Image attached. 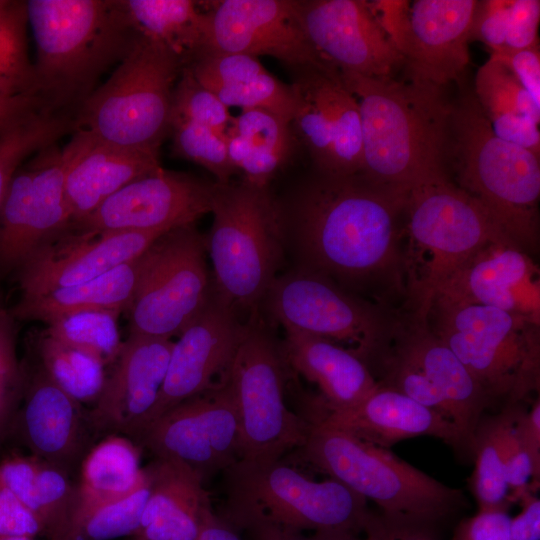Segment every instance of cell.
I'll return each instance as SVG.
<instances>
[{
    "label": "cell",
    "instance_id": "1",
    "mask_svg": "<svg viewBox=\"0 0 540 540\" xmlns=\"http://www.w3.org/2000/svg\"><path fill=\"white\" fill-rule=\"evenodd\" d=\"M408 192L355 174L315 169L275 199L285 254L370 301L405 300L404 209Z\"/></svg>",
    "mask_w": 540,
    "mask_h": 540
},
{
    "label": "cell",
    "instance_id": "2",
    "mask_svg": "<svg viewBox=\"0 0 540 540\" xmlns=\"http://www.w3.org/2000/svg\"><path fill=\"white\" fill-rule=\"evenodd\" d=\"M340 73L359 105L365 177L409 192L449 176L452 102L445 87L408 75L398 80Z\"/></svg>",
    "mask_w": 540,
    "mask_h": 540
},
{
    "label": "cell",
    "instance_id": "3",
    "mask_svg": "<svg viewBox=\"0 0 540 540\" xmlns=\"http://www.w3.org/2000/svg\"><path fill=\"white\" fill-rule=\"evenodd\" d=\"M26 11L36 46L35 95L46 112L74 117L138 33L122 0H29Z\"/></svg>",
    "mask_w": 540,
    "mask_h": 540
},
{
    "label": "cell",
    "instance_id": "4",
    "mask_svg": "<svg viewBox=\"0 0 540 540\" xmlns=\"http://www.w3.org/2000/svg\"><path fill=\"white\" fill-rule=\"evenodd\" d=\"M448 162L456 185L524 251L539 244L540 157L497 137L473 92L452 102Z\"/></svg>",
    "mask_w": 540,
    "mask_h": 540
},
{
    "label": "cell",
    "instance_id": "5",
    "mask_svg": "<svg viewBox=\"0 0 540 540\" xmlns=\"http://www.w3.org/2000/svg\"><path fill=\"white\" fill-rule=\"evenodd\" d=\"M223 478L225 501L218 515L235 530L263 523L297 532L358 536L373 515L367 500L342 483L315 481L282 459L240 460Z\"/></svg>",
    "mask_w": 540,
    "mask_h": 540
},
{
    "label": "cell",
    "instance_id": "6",
    "mask_svg": "<svg viewBox=\"0 0 540 540\" xmlns=\"http://www.w3.org/2000/svg\"><path fill=\"white\" fill-rule=\"evenodd\" d=\"M404 219L401 307L425 319L437 290L461 264L488 243L511 240L449 176L413 187Z\"/></svg>",
    "mask_w": 540,
    "mask_h": 540
},
{
    "label": "cell",
    "instance_id": "7",
    "mask_svg": "<svg viewBox=\"0 0 540 540\" xmlns=\"http://www.w3.org/2000/svg\"><path fill=\"white\" fill-rule=\"evenodd\" d=\"M299 459L390 517L438 525L465 504L461 490L447 486L397 457L389 449L320 422L309 421Z\"/></svg>",
    "mask_w": 540,
    "mask_h": 540
},
{
    "label": "cell",
    "instance_id": "8",
    "mask_svg": "<svg viewBox=\"0 0 540 540\" xmlns=\"http://www.w3.org/2000/svg\"><path fill=\"white\" fill-rule=\"evenodd\" d=\"M205 236L218 294L245 318L260 304L284 260L275 198L246 181L217 183Z\"/></svg>",
    "mask_w": 540,
    "mask_h": 540
},
{
    "label": "cell",
    "instance_id": "9",
    "mask_svg": "<svg viewBox=\"0 0 540 540\" xmlns=\"http://www.w3.org/2000/svg\"><path fill=\"white\" fill-rule=\"evenodd\" d=\"M182 68L169 48L138 34L110 76L75 112L76 129L124 149L159 155L170 134Z\"/></svg>",
    "mask_w": 540,
    "mask_h": 540
},
{
    "label": "cell",
    "instance_id": "10",
    "mask_svg": "<svg viewBox=\"0 0 540 540\" xmlns=\"http://www.w3.org/2000/svg\"><path fill=\"white\" fill-rule=\"evenodd\" d=\"M427 322L492 400L516 404L539 389V324L497 308L448 303H432Z\"/></svg>",
    "mask_w": 540,
    "mask_h": 540
},
{
    "label": "cell",
    "instance_id": "11",
    "mask_svg": "<svg viewBox=\"0 0 540 540\" xmlns=\"http://www.w3.org/2000/svg\"><path fill=\"white\" fill-rule=\"evenodd\" d=\"M289 371L281 342L260 308L254 310L243 322L228 375L240 421L241 460L274 462L304 444L310 423L285 402Z\"/></svg>",
    "mask_w": 540,
    "mask_h": 540
},
{
    "label": "cell",
    "instance_id": "12",
    "mask_svg": "<svg viewBox=\"0 0 540 540\" xmlns=\"http://www.w3.org/2000/svg\"><path fill=\"white\" fill-rule=\"evenodd\" d=\"M260 309L284 330L350 344L365 362L388 337L399 308L370 301L294 267L274 279Z\"/></svg>",
    "mask_w": 540,
    "mask_h": 540
},
{
    "label": "cell",
    "instance_id": "13",
    "mask_svg": "<svg viewBox=\"0 0 540 540\" xmlns=\"http://www.w3.org/2000/svg\"><path fill=\"white\" fill-rule=\"evenodd\" d=\"M205 236L195 224L173 228L141 255L135 293L127 310L129 334L171 339L206 303L214 286Z\"/></svg>",
    "mask_w": 540,
    "mask_h": 540
},
{
    "label": "cell",
    "instance_id": "14",
    "mask_svg": "<svg viewBox=\"0 0 540 540\" xmlns=\"http://www.w3.org/2000/svg\"><path fill=\"white\" fill-rule=\"evenodd\" d=\"M138 445L176 460L205 483L242 459L240 421L229 381L219 383L152 422Z\"/></svg>",
    "mask_w": 540,
    "mask_h": 540
},
{
    "label": "cell",
    "instance_id": "15",
    "mask_svg": "<svg viewBox=\"0 0 540 540\" xmlns=\"http://www.w3.org/2000/svg\"><path fill=\"white\" fill-rule=\"evenodd\" d=\"M295 109L290 122L315 169L355 174L363 167L359 105L340 70L328 62L293 70Z\"/></svg>",
    "mask_w": 540,
    "mask_h": 540
},
{
    "label": "cell",
    "instance_id": "16",
    "mask_svg": "<svg viewBox=\"0 0 540 540\" xmlns=\"http://www.w3.org/2000/svg\"><path fill=\"white\" fill-rule=\"evenodd\" d=\"M377 358L411 370L443 397L453 423L472 454L475 430L492 399L434 334L427 319L400 307L387 339L365 364Z\"/></svg>",
    "mask_w": 540,
    "mask_h": 540
},
{
    "label": "cell",
    "instance_id": "17",
    "mask_svg": "<svg viewBox=\"0 0 540 540\" xmlns=\"http://www.w3.org/2000/svg\"><path fill=\"white\" fill-rule=\"evenodd\" d=\"M212 3L204 10L202 54L271 56L292 70L326 62L305 36L295 0H222Z\"/></svg>",
    "mask_w": 540,
    "mask_h": 540
},
{
    "label": "cell",
    "instance_id": "18",
    "mask_svg": "<svg viewBox=\"0 0 540 540\" xmlns=\"http://www.w3.org/2000/svg\"><path fill=\"white\" fill-rule=\"evenodd\" d=\"M244 320L213 286L204 306L173 344L147 427L180 403L228 380Z\"/></svg>",
    "mask_w": 540,
    "mask_h": 540
},
{
    "label": "cell",
    "instance_id": "19",
    "mask_svg": "<svg viewBox=\"0 0 540 540\" xmlns=\"http://www.w3.org/2000/svg\"><path fill=\"white\" fill-rule=\"evenodd\" d=\"M214 187L215 182L161 167L129 183L70 227L111 233L169 231L195 224L211 212Z\"/></svg>",
    "mask_w": 540,
    "mask_h": 540
},
{
    "label": "cell",
    "instance_id": "20",
    "mask_svg": "<svg viewBox=\"0 0 540 540\" xmlns=\"http://www.w3.org/2000/svg\"><path fill=\"white\" fill-rule=\"evenodd\" d=\"M305 36L319 57L340 71L394 76L404 58L365 0H295Z\"/></svg>",
    "mask_w": 540,
    "mask_h": 540
},
{
    "label": "cell",
    "instance_id": "21",
    "mask_svg": "<svg viewBox=\"0 0 540 540\" xmlns=\"http://www.w3.org/2000/svg\"><path fill=\"white\" fill-rule=\"evenodd\" d=\"M165 232L93 233L69 227L40 246L16 271L20 297L97 278L138 258Z\"/></svg>",
    "mask_w": 540,
    "mask_h": 540
},
{
    "label": "cell",
    "instance_id": "22",
    "mask_svg": "<svg viewBox=\"0 0 540 540\" xmlns=\"http://www.w3.org/2000/svg\"><path fill=\"white\" fill-rule=\"evenodd\" d=\"M173 344L171 339L129 334L88 411L94 434L123 435L138 444L165 379Z\"/></svg>",
    "mask_w": 540,
    "mask_h": 540
},
{
    "label": "cell",
    "instance_id": "23",
    "mask_svg": "<svg viewBox=\"0 0 540 540\" xmlns=\"http://www.w3.org/2000/svg\"><path fill=\"white\" fill-rule=\"evenodd\" d=\"M432 303L497 308L540 325L539 269L532 256L513 241H494L461 264L437 290Z\"/></svg>",
    "mask_w": 540,
    "mask_h": 540
},
{
    "label": "cell",
    "instance_id": "24",
    "mask_svg": "<svg viewBox=\"0 0 540 540\" xmlns=\"http://www.w3.org/2000/svg\"><path fill=\"white\" fill-rule=\"evenodd\" d=\"M25 382L17 411L23 443L32 456L69 476L89 451L93 433L83 405L63 391L36 360L24 364Z\"/></svg>",
    "mask_w": 540,
    "mask_h": 540
},
{
    "label": "cell",
    "instance_id": "25",
    "mask_svg": "<svg viewBox=\"0 0 540 540\" xmlns=\"http://www.w3.org/2000/svg\"><path fill=\"white\" fill-rule=\"evenodd\" d=\"M301 415L308 421L323 423L386 449L405 439L432 436L464 456L470 455L453 422L413 399L381 386L360 403L346 409H325L313 398H308Z\"/></svg>",
    "mask_w": 540,
    "mask_h": 540
},
{
    "label": "cell",
    "instance_id": "26",
    "mask_svg": "<svg viewBox=\"0 0 540 540\" xmlns=\"http://www.w3.org/2000/svg\"><path fill=\"white\" fill-rule=\"evenodd\" d=\"M476 0H416L408 5L402 56L406 74L445 87L466 69Z\"/></svg>",
    "mask_w": 540,
    "mask_h": 540
},
{
    "label": "cell",
    "instance_id": "27",
    "mask_svg": "<svg viewBox=\"0 0 540 540\" xmlns=\"http://www.w3.org/2000/svg\"><path fill=\"white\" fill-rule=\"evenodd\" d=\"M65 198L76 223L129 183L159 168V155L124 149L76 129L61 147Z\"/></svg>",
    "mask_w": 540,
    "mask_h": 540
},
{
    "label": "cell",
    "instance_id": "28",
    "mask_svg": "<svg viewBox=\"0 0 540 540\" xmlns=\"http://www.w3.org/2000/svg\"><path fill=\"white\" fill-rule=\"evenodd\" d=\"M145 468L150 494L132 540H196L212 509L202 479L176 460L154 458Z\"/></svg>",
    "mask_w": 540,
    "mask_h": 540
},
{
    "label": "cell",
    "instance_id": "29",
    "mask_svg": "<svg viewBox=\"0 0 540 540\" xmlns=\"http://www.w3.org/2000/svg\"><path fill=\"white\" fill-rule=\"evenodd\" d=\"M281 345L289 369L317 385L320 396L313 399L325 409L353 407L378 387L365 363L333 341L285 330Z\"/></svg>",
    "mask_w": 540,
    "mask_h": 540
},
{
    "label": "cell",
    "instance_id": "30",
    "mask_svg": "<svg viewBox=\"0 0 540 540\" xmlns=\"http://www.w3.org/2000/svg\"><path fill=\"white\" fill-rule=\"evenodd\" d=\"M0 485L40 520L45 540H65L77 505L70 476L34 456L12 454L0 463Z\"/></svg>",
    "mask_w": 540,
    "mask_h": 540
},
{
    "label": "cell",
    "instance_id": "31",
    "mask_svg": "<svg viewBox=\"0 0 540 540\" xmlns=\"http://www.w3.org/2000/svg\"><path fill=\"white\" fill-rule=\"evenodd\" d=\"M140 268L141 255L87 282L20 297L10 312L15 319L42 321L46 324L78 312H127L135 293Z\"/></svg>",
    "mask_w": 540,
    "mask_h": 540
},
{
    "label": "cell",
    "instance_id": "32",
    "mask_svg": "<svg viewBox=\"0 0 540 540\" xmlns=\"http://www.w3.org/2000/svg\"><path fill=\"white\" fill-rule=\"evenodd\" d=\"M144 477L141 447L123 435L104 436L89 449L80 464L77 505L72 519L89 509L127 496Z\"/></svg>",
    "mask_w": 540,
    "mask_h": 540
},
{
    "label": "cell",
    "instance_id": "33",
    "mask_svg": "<svg viewBox=\"0 0 540 540\" xmlns=\"http://www.w3.org/2000/svg\"><path fill=\"white\" fill-rule=\"evenodd\" d=\"M135 31L167 48L183 67L202 54L205 14L192 0H122Z\"/></svg>",
    "mask_w": 540,
    "mask_h": 540
},
{
    "label": "cell",
    "instance_id": "34",
    "mask_svg": "<svg viewBox=\"0 0 540 540\" xmlns=\"http://www.w3.org/2000/svg\"><path fill=\"white\" fill-rule=\"evenodd\" d=\"M508 404L497 415L482 417L475 430L472 455L475 467L470 479L478 511L508 512L512 502L505 476L504 437Z\"/></svg>",
    "mask_w": 540,
    "mask_h": 540
},
{
    "label": "cell",
    "instance_id": "35",
    "mask_svg": "<svg viewBox=\"0 0 540 540\" xmlns=\"http://www.w3.org/2000/svg\"><path fill=\"white\" fill-rule=\"evenodd\" d=\"M36 360L48 376L80 404H93L105 380V364L97 357L45 335L36 344Z\"/></svg>",
    "mask_w": 540,
    "mask_h": 540
},
{
    "label": "cell",
    "instance_id": "36",
    "mask_svg": "<svg viewBox=\"0 0 540 540\" xmlns=\"http://www.w3.org/2000/svg\"><path fill=\"white\" fill-rule=\"evenodd\" d=\"M75 130L72 115L43 111L0 135V206L19 166L40 149L58 143Z\"/></svg>",
    "mask_w": 540,
    "mask_h": 540
},
{
    "label": "cell",
    "instance_id": "37",
    "mask_svg": "<svg viewBox=\"0 0 540 540\" xmlns=\"http://www.w3.org/2000/svg\"><path fill=\"white\" fill-rule=\"evenodd\" d=\"M26 1L0 13V97L35 95V74L27 43ZM36 96V95H35Z\"/></svg>",
    "mask_w": 540,
    "mask_h": 540
},
{
    "label": "cell",
    "instance_id": "38",
    "mask_svg": "<svg viewBox=\"0 0 540 540\" xmlns=\"http://www.w3.org/2000/svg\"><path fill=\"white\" fill-rule=\"evenodd\" d=\"M473 93L489 121L506 116H525L540 122V108L497 53L492 52L477 70Z\"/></svg>",
    "mask_w": 540,
    "mask_h": 540
},
{
    "label": "cell",
    "instance_id": "39",
    "mask_svg": "<svg viewBox=\"0 0 540 540\" xmlns=\"http://www.w3.org/2000/svg\"><path fill=\"white\" fill-rule=\"evenodd\" d=\"M116 311H85L63 316L47 323L43 333L64 344L85 351L105 366L117 359L123 342Z\"/></svg>",
    "mask_w": 540,
    "mask_h": 540
},
{
    "label": "cell",
    "instance_id": "40",
    "mask_svg": "<svg viewBox=\"0 0 540 540\" xmlns=\"http://www.w3.org/2000/svg\"><path fill=\"white\" fill-rule=\"evenodd\" d=\"M141 484L127 496L76 515L65 540H112L132 536L150 494V478L144 467Z\"/></svg>",
    "mask_w": 540,
    "mask_h": 540
},
{
    "label": "cell",
    "instance_id": "41",
    "mask_svg": "<svg viewBox=\"0 0 540 540\" xmlns=\"http://www.w3.org/2000/svg\"><path fill=\"white\" fill-rule=\"evenodd\" d=\"M173 154L192 161L212 173L217 183H228L237 172L226 146V134L187 120L171 121Z\"/></svg>",
    "mask_w": 540,
    "mask_h": 540
},
{
    "label": "cell",
    "instance_id": "42",
    "mask_svg": "<svg viewBox=\"0 0 540 540\" xmlns=\"http://www.w3.org/2000/svg\"><path fill=\"white\" fill-rule=\"evenodd\" d=\"M226 107L263 109L291 122L295 94L269 72L247 82L210 89Z\"/></svg>",
    "mask_w": 540,
    "mask_h": 540
},
{
    "label": "cell",
    "instance_id": "43",
    "mask_svg": "<svg viewBox=\"0 0 540 540\" xmlns=\"http://www.w3.org/2000/svg\"><path fill=\"white\" fill-rule=\"evenodd\" d=\"M187 120L226 134L232 116L219 98L182 68L172 99L171 121Z\"/></svg>",
    "mask_w": 540,
    "mask_h": 540
},
{
    "label": "cell",
    "instance_id": "44",
    "mask_svg": "<svg viewBox=\"0 0 540 540\" xmlns=\"http://www.w3.org/2000/svg\"><path fill=\"white\" fill-rule=\"evenodd\" d=\"M15 318L0 305V440L20 406L25 372L16 352Z\"/></svg>",
    "mask_w": 540,
    "mask_h": 540
},
{
    "label": "cell",
    "instance_id": "45",
    "mask_svg": "<svg viewBox=\"0 0 540 540\" xmlns=\"http://www.w3.org/2000/svg\"><path fill=\"white\" fill-rule=\"evenodd\" d=\"M207 89L251 81L268 71L257 57L239 54H202L184 66Z\"/></svg>",
    "mask_w": 540,
    "mask_h": 540
},
{
    "label": "cell",
    "instance_id": "46",
    "mask_svg": "<svg viewBox=\"0 0 540 540\" xmlns=\"http://www.w3.org/2000/svg\"><path fill=\"white\" fill-rule=\"evenodd\" d=\"M229 128L245 138L252 149L289 156L292 148L290 123L263 109H244L232 117Z\"/></svg>",
    "mask_w": 540,
    "mask_h": 540
},
{
    "label": "cell",
    "instance_id": "47",
    "mask_svg": "<svg viewBox=\"0 0 540 540\" xmlns=\"http://www.w3.org/2000/svg\"><path fill=\"white\" fill-rule=\"evenodd\" d=\"M518 404H508L510 414L504 437L505 476L512 503L527 491H534L532 459L515 422Z\"/></svg>",
    "mask_w": 540,
    "mask_h": 540
},
{
    "label": "cell",
    "instance_id": "48",
    "mask_svg": "<svg viewBox=\"0 0 540 540\" xmlns=\"http://www.w3.org/2000/svg\"><path fill=\"white\" fill-rule=\"evenodd\" d=\"M511 7L512 0L477 1L470 41H480L492 52L503 50L512 28Z\"/></svg>",
    "mask_w": 540,
    "mask_h": 540
},
{
    "label": "cell",
    "instance_id": "49",
    "mask_svg": "<svg viewBox=\"0 0 540 540\" xmlns=\"http://www.w3.org/2000/svg\"><path fill=\"white\" fill-rule=\"evenodd\" d=\"M45 538V531L37 516L9 489L0 485V538Z\"/></svg>",
    "mask_w": 540,
    "mask_h": 540
},
{
    "label": "cell",
    "instance_id": "50",
    "mask_svg": "<svg viewBox=\"0 0 540 540\" xmlns=\"http://www.w3.org/2000/svg\"><path fill=\"white\" fill-rule=\"evenodd\" d=\"M510 519L508 512L478 511L459 522L452 540H512Z\"/></svg>",
    "mask_w": 540,
    "mask_h": 540
},
{
    "label": "cell",
    "instance_id": "51",
    "mask_svg": "<svg viewBox=\"0 0 540 540\" xmlns=\"http://www.w3.org/2000/svg\"><path fill=\"white\" fill-rule=\"evenodd\" d=\"M511 12L512 29L502 51L520 50L538 44L540 1L512 0Z\"/></svg>",
    "mask_w": 540,
    "mask_h": 540
},
{
    "label": "cell",
    "instance_id": "52",
    "mask_svg": "<svg viewBox=\"0 0 540 540\" xmlns=\"http://www.w3.org/2000/svg\"><path fill=\"white\" fill-rule=\"evenodd\" d=\"M499 54L509 65L514 75L540 108V51L539 45L512 50L493 52Z\"/></svg>",
    "mask_w": 540,
    "mask_h": 540
},
{
    "label": "cell",
    "instance_id": "53",
    "mask_svg": "<svg viewBox=\"0 0 540 540\" xmlns=\"http://www.w3.org/2000/svg\"><path fill=\"white\" fill-rule=\"evenodd\" d=\"M489 122L497 137L540 156L538 122L525 116H506Z\"/></svg>",
    "mask_w": 540,
    "mask_h": 540
},
{
    "label": "cell",
    "instance_id": "54",
    "mask_svg": "<svg viewBox=\"0 0 540 540\" xmlns=\"http://www.w3.org/2000/svg\"><path fill=\"white\" fill-rule=\"evenodd\" d=\"M516 426L523 438V441L530 453L533 468L534 481L533 489L539 486L540 480V401H534L529 411L522 408L520 403L517 406Z\"/></svg>",
    "mask_w": 540,
    "mask_h": 540
},
{
    "label": "cell",
    "instance_id": "55",
    "mask_svg": "<svg viewBox=\"0 0 540 540\" xmlns=\"http://www.w3.org/2000/svg\"><path fill=\"white\" fill-rule=\"evenodd\" d=\"M521 512L510 519L512 540H539L540 538V500L529 490L519 499Z\"/></svg>",
    "mask_w": 540,
    "mask_h": 540
},
{
    "label": "cell",
    "instance_id": "56",
    "mask_svg": "<svg viewBox=\"0 0 540 540\" xmlns=\"http://www.w3.org/2000/svg\"><path fill=\"white\" fill-rule=\"evenodd\" d=\"M43 111V105L35 95L0 97V135Z\"/></svg>",
    "mask_w": 540,
    "mask_h": 540
},
{
    "label": "cell",
    "instance_id": "57",
    "mask_svg": "<svg viewBox=\"0 0 540 540\" xmlns=\"http://www.w3.org/2000/svg\"><path fill=\"white\" fill-rule=\"evenodd\" d=\"M251 540H362L357 536L315 533L313 537H305L297 532L278 526L255 523L242 528Z\"/></svg>",
    "mask_w": 540,
    "mask_h": 540
},
{
    "label": "cell",
    "instance_id": "58",
    "mask_svg": "<svg viewBox=\"0 0 540 540\" xmlns=\"http://www.w3.org/2000/svg\"><path fill=\"white\" fill-rule=\"evenodd\" d=\"M196 540H241L230 524L210 509L204 516Z\"/></svg>",
    "mask_w": 540,
    "mask_h": 540
},
{
    "label": "cell",
    "instance_id": "59",
    "mask_svg": "<svg viewBox=\"0 0 540 540\" xmlns=\"http://www.w3.org/2000/svg\"><path fill=\"white\" fill-rule=\"evenodd\" d=\"M364 535L365 537L362 540H392L391 533L382 514L373 513Z\"/></svg>",
    "mask_w": 540,
    "mask_h": 540
},
{
    "label": "cell",
    "instance_id": "60",
    "mask_svg": "<svg viewBox=\"0 0 540 540\" xmlns=\"http://www.w3.org/2000/svg\"><path fill=\"white\" fill-rule=\"evenodd\" d=\"M12 2L13 0H0V13L6 10Z\"/></svg>",
    "mask_w": 540,
    "mask_h": 540
},
{
    "label": "cell",
    "instance_id": "61",
    "mask_svg": "<svg viewBox=\"0 0 540 540\" xmlns=\"http://www.w3.org/2000/svg\"><path fill=\"white\" fill-rule=\"evenodd\" d=\"M0 540H39V539L30 538V537H5V538H0Z\"/></svg>",
    "mask_w": 540,
    "mask_h": 540
}]
</instances>
